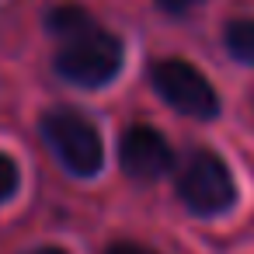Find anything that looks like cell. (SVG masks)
<instances>
[{
  "mask_svg": "<svg viewBox=\"0 0 254 254\" xmlns=\"http://www.w3.org/2000/svg\"><path fill=\"white\" fill-rule=\"evenodd\" d=\"M223 46L237 63L254 66V18H233L223 28Z\"/></svg>",
  "mask_w": 254,
  "mask_h": 254,
  "instance_id": "obj_7",
  "label": "cell"
},
{
  "mask_svg": "<svg viewBox=\"0 0 254 254\" xmlns=\"http://www.w3.org/2000/svg\"><path fill=\"white\" fill-rule=\"evenodd\" d=\"M153 4L167 14V18H185L198 7V0H153Z\"/></svg>",
  "mask_w": 254,
  "mask_h": 254,
  "instance_id": "obj_9",
  "label": "cell"
},
{
  "mask_svg": "<svg viewBox=\"0 0 254 254\" xmlns=\"http://www.w3.org/2000/svg\"><path fill=\"white\" fill-rule=\"evenodd\" d=\"M56 73L77 87H105L122 70V42L105 28H91L56 53Z\"/></svg>",
  "mask_w": 254,
  "mask_h": 254,
  "instance_id": "obj_3",
  "label": "cell"
},
{
  "mask_svg": "<svg viewBox=\"0 0 254 254\" xmlns=\"http://www.w3.org/2000/svg\"><path fill=\"white\" fill-rule=\"evenodd\" d=\"M150 84L153 91L181 115L188 119H198V122H209L219 115V94L216 87L205 80V73L198 66H191L188 60H178V56H167L160 63H153L150 70Z\"/></svg>",
  "mask_w": 254,
  "mask_h": 254,
  "instance_id": "obj_4",
  "label": "cell"
},
{
  "mask_svg": "<svg viewBox=\"0 0 254 254\" xmlns=\"http://www.w3.org/2000/svg\"><path fill=\"white\" fill-rule=\"evenodd\" d=\"M18 191V167L7 153H0V202H7Z\"/></svg>",
  "mask_w": 254,
  "mask_h": 254,
  "instance_id": "obj_8",
  "label": "cell"
},
{
  "mask_svg": "<svg viewBox=\"0 0 254 254\" xmlns=\"http://www.w3.org/2000/svg\"><path fill=\"white\" fill-rule=\"evenodd\" d=\"M46 28H49L60 42H73V39H80L84 32H91L94 25H91L87 7H80V4H56V7L46 11Z\"/></svg>",
  "mask_w": 254,
  "mask_h": 254,
  "instance_id": "obj_6",
  "label": "cell"
},
{
  "mask_svg": "<svg viewBox=\"0 0 254 254\" xmlns=\"http://www.w3.org/2000/svg\"><path fill=\"white\" fill-rule=\"evenodd\" d=\"M28 254H66V251H60V247H39V251H28Z\"/></svg>",
  "mask_w": 254,
  "mask_h": 254,
  "instance_id": "obj_11",
  "label": "cell"
},
{
  "mask_svg": "<svg viewBox=\"0 0 254 254\" xmlns=\"http://www.w3.org/2000/svg\"><path fill=\"white\" fill-rule=\"evenodd\" d=\"M119 164L132 181H157L171 171L174 150L153 126H129L119 139Z\"/></svg>",
  "mask_w": 254,
  "mask_h": 254,
  "instance_id": "obj_5",
  "label": "cell"
},
{
  "mask_svg": "<svg viewBox=\"0 0 254 254\" xmlns=\"http://www.w3.org/2000/svg\"><path fill=\"white\" fill-rule=\"evenodd\" d=\"M105 254H157V251H150V247H143V244H129V240H122V244H112Z\"/></svg>",
  "mask_w": 254,
  "mask_h": 254,
  "instance_id": "obj_10",
  "label": "cell"
},
{
  "mask_svg": "<svg viewBox=\"0 0 254 254\" xmlns=\"http://www.w3.org/2000/svg\"><path fill=\"white\" fill-rule=\"evenodd\" d=\"M39 132H42V143L53 150V157L77 178H94L105 164V146H101V136L98 129L77 115L73 108H53L42 115L39 122Z\"/></svg>",
  "mask_w": 254,
  "mask_h": 254,
  "instance_id": "obj_2",
  "label": "cell"
},
{
  "mask_svg": "<svg viewBox=\"0 0 254 254\" xmlns=\"http://www.w3.org/2000/svg\"><path fill=\"white\" fill-rule=\"evenodd\" d=\"M178 198L191 216L212 219L237 205V181L226 160L212 150H195L178 174Z\"/></svg>",
  "mask_w": 254,
  "mask_h": 254,
  "instance_id": "obj_1",
  "label": "cell"
}]
</instances>
